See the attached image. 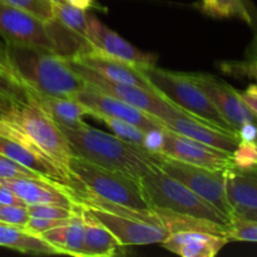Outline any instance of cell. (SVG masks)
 Returning <instances> with one entry per match:
<instances>
[{"mask_svg":"<svg viewBox=\"0 0 257 257\" xmlns=\"http://www.w3.org/2000/svg\"><path fill=\"white\" fill-rule=\"evenodd\" d=\"M4 47L9 70L34 94L74 98L87 87L64 55L13 43Z\"/></svg>","mask_w":257,"mask_h":257,"instance_id":"obj_1","label":"cell"},{"mask_svg":"<svg viewBox=\"0 0 257 257\" xmlns=\"http://www.w3.org/2000/svg\"><path fill=\"white\" fill-rule=\"evenodd\" d=\"M60 128L75 156L138 180L157 167L163 156L147 152L140 146L88 124L80 128Z\"/></svg>","mask_w":257,"mask_h":257,"instance_id":"obj_2","label":"cell"},{"mask_svg":"<svg viewBox=\"0 0 257 257\" xmlns=\"http://www.w3.org/2000/svg\"><path fill=\"white\" fill-rule=\"evenodd\" d=\"M68 33L69 30L57 20L43 22L0 0V35L5 43L40 48L64 57H74L90 49L88 42L82 38L65 40Z\"/></svg>","mask_w":257,"mask_h":257,"instance_id":"obj_3","label":"cell"},{"mask_svg":"<svg viewBox=\"0 0 257 257\" xmlns=\"http://www.w3.org/2000/svg\"><path fill=\"white\" fill-rule=\"evenodd\" d=\"M140 69L152 87L173 105L203 122L237 135V130L222 117L207 95L191 78L190 73L173 72L156 64L142 65Z\"/></svg>","mask_w":257,"mask_h":257,"instance_id":"obj_4","label":"cell"},{"mask_svg":"<svg viewBox=\"0 0 257 257\" xmlns=\"http://www.w3.org/2000/svg\"><path fill=\"white\" fill-rule=\"evenodd\" d=\"M141 187L150 207L170 210L176 213L227 226L230 217L207 201L171 177L160 167H153L140 178Z\"/></svg>","mask_w":257,"mask_h":257,"instance_id":"obj_5","label":"cell"},{"mask_svg":"<svg viewBox=\"0 0 257 257\" xmlns=\"http://www.w3.org/2000/svg\"><path fill=\"white\" fill-rule=\"evenodd\" d=\"M70 181L109 202L133 208H148L138 178L108 170L73 155L68 162Z\"/></svg>","mask_w":257,"mask_h":257,"instance_id":"obj_6","label":"cell"},{"mask_svg":"<svg viewBox=\"0 0 257 257\" xmlns=\"http://www.w3.org/2000/svg\"><path fill=\"white\" fill-rule=\"evenodd\" d=\"M9 122L13 123L37 150L69 176L68 162L74 155L72 147L62 128L35 102L34 98L27 104L20 105Z\"/></svg>","mask_w":257,"mask_h":257,"instance_id":"obj_7","label":"cell"},{"mask_svg":"<svg viewBox=\"0 0 257 257\" xmlns=\"http://www.w3.org/2000/svg\"><path fill=\"white\" fill-rule=\"evenodd\" d=\"M67 59L70 68L87 83L88 87L112 95V97L123 100V102L128 103L133 107L140 108L148 114H152L160 119H163V118L186 113L178 107L173 105L170 100L166 99L163 95H161L156 90L146 89V88L127 84V83L115 82V80L99 74L95 70L90 69L89 67L72 59V58L67 57Z\"/></svg>","mask_w":257,"mask_h":257,"instance_id":"obj_8","label":"cell"},{"mask_svg":"<svg viewBox=\"0 0 257 257\" xmlns=\"http://www.w3.org/2000/svg\"><path fill=\"white\" fill-rule=\"evenodd\" d=\"M158 167L230 217L231 208L225 195V170H210L166 156H162Z\"/></svg>","mask_w":257,"mask_h":257,"instance_id":"obj_9","label":"cell"},{"mask_svg":"<svg viewBox=\"0 0 257 257\" xmlns=\"http://www.w3.org/2000/svg\"><path fill=\"white\" fill-rule=\"evenodd\" d=\"M0 153L54 182L67 186L70 177L34 147L9 120H0Z\"/></svg>","mask_w":257,"mask_h":257,"instance_id":"obj_10","label":"cell"},{"mask_svg":"<svg viewBox=\"0 0 257 257\" xmlns=\"http://www.w3.org/2000/svg\"><path fill=\"white\" fill-rule=\"evenodd\" d=\"M163 131H165V145H163L162 155L166 157L182 161L190 165L210 168V170H226L233 166L230 152L211 147L205 143L173 132L166 127L163 128Z\"/></svg>","mask_w":257,"mask_h":257,"instance_id":"obj_11","label":"cell"},{"mask_svg":"<svg viewBox=\"0 0 257 257\" xmlns=\"http://www.w3.org/2000/svg\"><path fill=\"white\" fill-rule=\"evenodd\" d=\"M196 84L207 95L222 117L237 130L246 122H256V115L241 99L240 92L207 73H190Z\"/></svg>","mask_w":257,"mask_h":257,"instance_id":"obj_12","label":"cell"},{"mask_svg":"<svg viewBox=\"0 0 257 257\" xmlns=\"http://www.w3.org/2000/svg\"><path fill=\"white\" fill-rule=\"evenodd\" d=\"M85 40L89 43L92 49L140 67L152 65L157 62L156 55L142 52L136 48L93 15H88V30Z\"/></svg>","mask_w":257,"mask_h":257,"instance_id":"obj_13","label":"cell"},{"mask_svg":"<svg viewBox=\"0 0 257 257\" xmlns=\"http://www.w3.org/2000/svg\"><path fill=\"white\" fill-rule=\"evenodd\" d=\"M74 98L78 102L84 104L90 112H97L105 115H110V117L120 118V119L133 123L145 132L155 130V128H163L160 118L148 114L140 108L133 107V105L128 104L123 100L117 99V98L99 92L97 89H93L88 85L79 93H77Z\"/></svg>","mask_w":257,"mask_h":257,"instance_id":"obj_14","label":"cell"},{"mask_svg":"<svg viewBox=\"0 0 257 257\" xmlns=\"http://www.w3.org/2000/svg\"><path fill=\"white\" fill-rule=\"evenodd\" d=\"M161 122L166 128L173 131V132L180 133V135L205 143L211 147L226 151V152L232 153L237 143L240 142L237 135L235 133L226 132L216 125L203 122L187 113H181V114L172 115V117L163 118L161 119Z\"/></svg>","mask_w":257,"mask_h":257,"instance_id":"obj_15","label":"cell"},{"mask_svg":"<svg viewBox=\"0 0 257 257\" xmlns=\"http://www.w3.org/2000/svg\"><path fill=\"white\" fill-rule=\"evenodd\" d=\"M225 195L231 216L257 221L256 171H241L233 166L226 168Z\"/></svg>","mask_w":257,"mask_h":257,"instance_id":"obj_16","label":"cell"},{"mask_svg":"<svg viewBox=\"0 0 257 257\" xmlns=\"http://www.w3.org/2000/svg\"><path fill=\"white\" fill-rule=\"evenodd\" d=\"M0 182L12 188L25 205H59L74 208L77 203L68 192L67 186L43 178H10Z\"/></svg>","mask_w":257,"mask_h":257,"instance_id":"obj_17","label":"cell"},{"mask_svg":"<svg viewBox=\"0 0 257 257\" xmlns=\"http://www.w3.org/2000/svg\"><path fill=\"white\" fill-rule=\"evenodd\" d=\"M82 64L87 65L90 69L95 70L99 74L115 80V82L127 83V84L137 85V87L146 88V89L156 90L152 87L147 78L145 77L140 69V65L132 64V63L124 62L118 58L110 57V55L103 54L95 49L85 50L79 53L74 57H69ZM157 92V90H156Z\"/></svg>","mask_w":257,"mask_h":257,"instance_id":"obj_18","label":"cell"},{"mask_svg":"<svg viewBox=\"0 0 257 257\" xmlns=\"http://www.w3.org/2000/svg\"><path fill=\"white\" fill-rule=\"evenodd\" d=\"M230 241L220 235L203 231H180L168 236L163 247L182 257H213Z\"/></svg>","mask_w":257,"mask_h":257,"instance_id":"obj_19","label":"cell"},{"mask_svg":"<svg viewBox=\"0 0 257 257\" xmlns=\"http://www.w3.org/2000/svg\"><path fill=\"white\" fill-rule=\"evenodd\" d=\"M82 215L84 223L83 257H109L123 252L124 246L87 207L83 206Z\"/></svg>","mask_w":257,"mask_h":257,"instance_id":"obj_20","label":"cell"},{"mask_svg":"<svg viewBox=\"0 0 257 257\" xmlns=\"http://www.w3.org/2000/svg\"><path fill=\"white\" fill-rule=\"evenodd\" d=\"M40 236L57 250L58 255L83 257L84 223H83L82 206L77 203L68 223L52 228Z\"/></svg>","mask_w":257,"mask_h":257,"instance_id":"obj_21","label":"cell"},{"mask_svg":"<svg viewBox=\"0 0 257 257\" xmlns=\"http://www.w3.org/2000/svg\"><path fill=\"white\" fill-rule=\"evenodd\" d=\"M33 98L59 127L80 128L87 125L83 117L89 114L90 110L75 98L47 97L37 94H34Z\"/></svg>","mask_w":257,"mask_h":257,"instance_id":"obj_22","label":"cell"},{"mask_svg":"<svg viewBox=\"0 0 257 257\" xmlns=\"http://www.w3.org/2000/svg\"><path fill=\"white\" fill-rule=\"evenodd\" d=\"M0 246L28 255H58L57 250L42 236L33 235L24 227L0 221Z\"/></svg>","mask_w":257,"mask_h":257,"instance_id":"obj_23","label":"cell"},{"mask_svg":"<svg viewBox=\"0 0 257 257\" xmlns=\"http://www.w3.org/2000/svg\"><path fill=\"white\" fill-rule=\"evenodd\" d=\"M53 18L62 27L74 33L78 37L85 40L88 30V14L87 10L79 9L68 3H58L52 4ZM87 42V40H85Z\"/></svg>","mask_w":257,"mask_h":257,"instance_id":"obj_24","label":"cell"},{"mask_svg":"<svg viewBox=\"0 0 257 257\" xmlns=\"http://www.w3.org/2000/svg\"><path fill=\"white\" fill-rule=\"evenodd\" d=\"M203 12L211 17H236L252 25V17L247 7V0H201Z\"/></svg>","mask_w":257,"mask_h":257,"instance_id":"obj_25","label":"cell"},{"mask_svg":"<svg viewBox=\"0 0 257 257\" xmlns=\"http://www.w3.org/2000/svg\"><path fill=\"white\" fill-rule=\"evenodd\" d=\"M89 115L95 118V119L100 120L104 124H107V127L114 133V136L119 137L120 140H124L127 142L133 143V145L140 146V147L142 145L143 137H145V131L141 130L140 127H137L133 123L120 119V118L110 117V115H105L97 112H90Z\"/></svg>","mask_w":257,"mask_h":257,"instance_id":"obj_26","label":"cell"},{"mask_svg":"<svg viewBox=\"0 0 257 257\" xmlns=\"http://www.w3.org/2000/svg\"><path fill=\"white\" fill-rule=\"evenodd\" d=\"M0 95L14 100L17 104H27L34 93L25 87L13 73L9 70L0 68Z\"/></svg>","mask_w":257,"mask_h":257,"instance_id":"obj_27","label":"cell"},{"mask_svg":"<svg viewBox=\"0 0 257 257\" xmlns=\"http://www.w3.org/2000/svg\"><path fill=\"white\" fill-rule=\"evenodd\" d=\"M226 238L228 241H257V221L230 216V222L226 226Z\"/></svg>","mask_w":257,"mask_h":257,"instance_id":"obj_28","label":"cell"},{"mask_svg":"<svg viewBox=\"0 0 257 257\" xmlns=\"http://www.w3.org/2000/svg\"><path fill=\"white\" fill-rule=\"evenodd\" d=\"M233 167L241 171H256L257 167V146L256 142L240 141L231 153Z\"/></svg>","mask_w":257,"mask_h":257,"instance_id":"obj_29","label":"cell"},{"mask_svg":"<svg viewBox=\"0 0 257 257\" xmlns=\"http://www.w3.org/2000/svg\"><path fill=\"white\" fill-rule=\"evenodd\" d=\"M12 7L34 15L43 22H52L53 8L48 0H2Z\"/></svg>","mask_w":257,"mask_h":257,"instance_id":"obj_30","label":"cell"},{"mask_svg":"<svg viewBox=\"0 0 257 257\" xmlns=\"http://www.w3.org/2000/svg\"><path fill=\"white\" fill-rule=\"evenodd\" d=\"M10 178H43V180H48L40 173L24 167L20 163L10 160L9 157L0 153V180H10Z\"/></svg>","mask_w":257,"mask_h":257,"instance_id":"obj_31","label":"cell"},{"mask_svg":"<svg viewBox=\"0 0 257 257\" xmlns=\"http://www.w3.org/2000/svg\"><path fill=\"white\" fill-rule=\"evenodd\" d=\"M75 208V207H74ZM74 208L59 205H28L27 210L32 217L43 218H70Z\"/></svg>","mask_w":257,"mask_h":257,"instance_id":"obj_32","label":"cell"},{"mask_svg":"<svg viewBox=\"0 0 257 257\" xmlns=\"http://www.w3.org/2000/svg\"><path fill=\"white\" fill-rule=\"evenodd\" d=\"M29 217L27 206L0 205V221L2 222L24 227Z\"/></svg>","mask_w":257,"mask_h":257,"instance_id":"obj_33","label":"cell"},{"mask_svg":"<svg viewBox=\"0 0 257 257\" xmlns=\"http://www.w3.org/2000/svg\"><path fill=\"white\" fill-rule=\"evenodd\" d=\"M69 220L70 218H43L32 217V216H30L28 222L25 223L24 228L28 232L33 233V235L40 236L42 233L47 232V231L52 230V228L65 225V223H68Z\"/></svg>","mask_w":257,"mask_h":257,"instance_id":"obj_34","label":"cell"},{"mask_svg":"<svg viewBox=\"0 0 257 257\" xmlns=\"http://www.w3.org/2000/svg\"><path fill=\"white\" fill-rule=\"evenodd\" d=\"M163 128L146 131L141 148H143L147 152L162 155L163 145H165V131H163Z\"/></svg>","mask_w":257,"mask_h":257,"instance_id":"obj_35","label":"cell"},{"mask_svg":"<svg viewBox=\"0 0 257 257\" xmlns=\"http://www.w3.org/2000/svg\"><path fill=\"white\" fill-rule=\"evenodd\" d=\"M0 205H8V206H27L24 201L20 197H18L17 193L8 187L7 185L0 182Z\"/></svg>","mask_w":257,"mask_h":257,"instance_id":"obj_36","label":"cell"},{"mask_svg":"<svg viewBox=\"0 0 257 257\" xmlns=\"http://www.w3.org/2000/svg\"><path fill=\"white\" fill-rule=\"evenodd\" d=\"M20 105L14 100L0 95V120H10Z\"/></svg>","mask_w":257,"mask_h":257,"instance_id":"obj_37","label":"cell"},{"mask_svg":"<svg viewBox=\"0 0 257 257\" xmlns=\"http://www.w3.org/2000/svg\"><path fill=\"white\" fill-rule=\"evenodd\" d=\"M256 124L255 122H246L237 128V137L243 142H256Z\"/></svg>","mask_w":257,"mask_h":257,"instance_id":"obj_38","label":"cell"},{"mask_svg":"<svg viewBox=\"0 0 257 257\" xmlns=\"http://www.w3.org/2000/svg\"><path fill=\"white\" fill-rule=\"evenodd\" d=\"M241 99L246 105L257 114V87L256 84H250L245 90L240 92Z\"/></svg>","mask_w":257,"mask_h":257,"instance_id":"obj_39","label":"cell"},{"mask_svg":"<svg viewBox=\"0 0 257 257\" xmlns=\"http://www.w3.org/2000/svg\"><path fill=\"white\" fill-rule=\"evenodd\" d=\"M68 4L73 5L79 9L88 10L90 8H95V0H67Z\"/></svg>","mask_w":257,"mask_h":257,"instance_id":"obj_40","label":"cell"},{"mask_svg":"<svg viewBox=\"0 0 257 257\" xmlns=\"http://www.w3.org/2000/svg\"><path fill=\"white\" fill-rule=\"evenodd\" d=\"M0 68L9 70V68H8V64H7V58H5V47L2 44V43H0Z\"/></svg>","mask_w":257,"mask_h":257,"instance_id":"obj_41","label":"cell"},{"mask_svg":"<svg viewBox=\"0 0 257 257\" xmlns=\"http://www.w3.org/2000/svg\"><path fill=\"white\" fill-rule=\"evenodd\" d=\"M50 4H58V3H67V0H48Z\"/></svg>","mask_w":257,"mask_h":257,"instance_id":"obj_42","label":"cell"}]
</instances>
